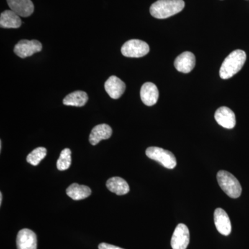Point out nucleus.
<instances>
[{
    "label": "nucleus",
    "mask_w": 249,
    "mask_h": 249,
    "mask_svg": "<svg viewBox=\"0 0 249 249\" xmlns=\"http://www.w3.org/2000/svg\"><path fill=\"white\" fill-rule=\"evenodd\" d=\"M88 101V96L83 91H76L70 93L63 99L64 105L67 106L83 107Z\"/></svg>",
    "instance_id": "obj_19"
},
{
    "label": "nucleus",
    "mask_w": 249,
    "mask_h": 249,
    "mask_svg": "<svg viewBox=\"0 0 249 249\" xmlns=\"http://www.w3.org/2000/svg\"><path fill=\"white\" fill-rule=\"evenodd\" d=\"M1 146H2V143H1V141L0 142V150H1Z\"/></svg>",
    "instance_id": "obj_24"
},
{
    "label": "nucleus",
    "mask_w": 249,
    "mask_h": 249,
    "mask_svg": "<svg viewBox=\"0 0 249 249\" xmlns=\"http://www.w3.org/2000/svg\"><path fill=\"white\" fill-rule=\"evenodd\" d=\"M98 249H124L114 245H109L107 243H101L98 245Z\"/></svg>",
    "instance_id": "obj_22"
},
{
    "label": "nucleus",
    "mask_w": 249,
    "mask_h": 249,
    "mask_svg": "<svg viewBox=\"0 0 249 249\" xmlns=\"http://www.w3.org/2000/svg\"><path fill=\"white\" fill-rule=\"evenodd\" d=\"M140 95L142 102L147 106H152L155 105L160 97L158 88L154 83L150 82L142 85Z\"/></svg>",
    "instance_id": "obj_12"
},
{
    "label": "nucleus",
    "mask_w": 249,
    "mask_h": 249,
    "mask_svg": "<svg viewBox=\"0 0 249 249\" xmlns=\"http://www.w3.org/2000/svg\"><path fill=\"white\" fill-rule=\"evenodd\" d=\"M125 84L120 78L111 76L105 83V89L113 99H118L124 94L125 91Z\"/></svg>",
    "instance_id": "obj_11"
},
{
    "label": "nucleus",
    "mask_w": 249,
    "mask_h": 249,
    "mask_svg": "<svg viewBox=\"0 0 249 249\" xmlns=\"http://www.w3.org/2000/svg\"><path fill=\"white\" fill-rule=\"evenodd\" d=\"M22 20L18 15L11 10H6L0 16V27L4 29H18L20 27Z\"/></svg>",
    "instance_id": "obj_16"
},
{
    "label": "nucleus",
    "mask_w": 249,
    "mask_h": 249,
    "mask_svg": "<svg viewBox=\"0 0 249 249\" xmlns=\"http://www.w3.org/2000/svg\"><path fill=\"white\" fill-rule=\"evenodd\" d=\"M214 221L216 229L219 233L225 236L230 235L232 231L231 223L224 210L219 208L214 211Z\"/></svg>",
    "instance_id": "obj_8"
},
{
    "label": "nucleus",
    "mask_w": 249,
    "mask_h": 249,
    "mask_svg": "<svg viewBox=\"0 0 249 249\" xmlns=\"http://www.w3.org/2000/svg\"><path fill=\"white\" fill-rule=\"evenodd\" d=\"M67 195L73 200H82L91 196V191L89 187L73 183L67 188Z\"/></svg>",
    "instance_id": "obj_18"
},
{
    "label": "nucleus",
    "mask_w": 249,
    "mask_h": 249,
    "mask_svg": "<svg viewBox=\"0 0 249 249\" xmlns=\"http://www.w3.org/2000/svg\"><path fill=\"white\" fill-rule=\"evenodd\" d=\"M11 11L21 17H29L34 11V5L31 0H7Z\"/></svg>",
    "instance_id": "obj_14"
},
{
    "label": "nucleus",
    "mask_w": 249,
    "mask_h": 249,
    "mask_svg": "<svg viewBox=\"0 0 249 249\" xmlns=\"http://www.w3.org/2000/svg\"><path fill=\"white\" fill-rule=\"evenodd\" d=\"M71 152L70 149L65 148L60 153L57 161V168L60 171L66 170L70 168L71 163Z\"/></svg>",
    "instance_id": "obj_21"
},
{
    "label": "nucleus",
    "mask_w": 249,
    "mask_h": 249,
    "mask_svg": "<svg viewBox=\"0 0 249 249\" xmlns=\"http://www.w3.org/2000/svg\"><path fill=\"white\" fill-rule=\"evenodd\" d=\"M185 6L183 0H158L150 6V14L157 19H165L181 12Z\"/></svg>",
    "instance_id": "obj_2"
},
{
    "label": "nucleus",
    "mask_w": 249,
    "mask_h": 249,
    "mask_svg": "<svg viewBox=\"0 0 249 249\" xmlns=\"http://www.w3.org/2000/svg\"><path fill=\"white\" fill-rule=\"evenodd\" d=\"M150 52V47L146 42L140 40H130L121 47V53L128 58H142Z\"/></svg>",
    "instance_id": "obj_5"
},
{
    "label": "nucleus",
    "mask_w": 249,
    "mask_h": 249,
    "mask_svg": "<svg viewBox=\"0 0 249 249\" xmlns=\"http://www.w3.org/2000/svg\"><path fill=\"white\" fill-rule=\"evenodd\" d=\"M18 249H37V237L30 229L19 231L17 236Z\"/></svg>",
    "instance_id": "obj_9"
},
{
    "label": "nucleus",
    "mask_w": 249,
    "mask_h": 249,
    "mask_svg": "<svg viewBox=\"0 0 249 249\" xmlns=\"http://www.w3.org/2000/svg\"><path fill=\"white\" fill-rule=\"evenodd\" d=\"M190 232L188 228L183 224H178L173 232L171 240L173 249H186L189 245Z\"/></svg>",
    "instance_id": "obj_7"
},
{
    "label": "nucleus",
    "mask_w": 249,
    "mask_h": 249,
    "mask_svg": "<svg viewBox=\"0 0 249 249\" xmlns=\"http://www.w3.org/2000/svg\"><path fill=\"white\" fill-rule=\"evenodd\" d=\"M147 157L159 162L168 169H173L176 167L175 156L168 150L158 147H150L145 151Z\"/></svg>",
    "instance_id": "obj_4"
},
{
    "label": "nucleus",
    "mask_w": 249,
    "mask_h": 249,
    "mask_svg": "<svg viewBox=\"0 0 249 249\" xmlns=\"http://www.w3.org/2000/svg\"><path fill=\"white\" fill-rule=\"evenodd\" d=\"M106 186L111 193H115L117 196H124L129 191L128 183L124 178L119 177H114L107 180Z\"/></svg>",
    "instance_id": "obj_17"
},
{
    "label": "nucleus",
    "mask_w": 249,
    "mask_h": 249,
    "mask_svg": "<svg viewBox=\"0 0 249 249\" xmlns=\"http://www.w3.org/2000/svg\"><path fill=\"white\" fill-rule=\"evenodd\" d=\"M214 119L224 128L232 129L236 124L235 113L227 107H219L216 111Z\"/></svg>",
    "instance_id": "obj_10"
},
{
    "label": "nucleus",
    "mask_w": 249,
    "mask_h": 249,
    "mask_svg": "<svg viewBox=\"0 0 249 249\" xmlns=\"http://www.w3.org/2000/svg\"><path fill=\"white\" fill-rule=\"evenodd\" d=\"M218 183L223 191L232 199H236L242 194V186L237 178L231 173L220 170L217 175Z\"/></svg>",
    "instance_id": "obj_3"
},
{
    "label": "nucleus",
    "mask_w": 249,
    "mask_h": 249,
    "mask_svg": "<svg viewBox=\"0 0 249 249\" xmlns=\"http://www.w3.org/2000/svg\"><path fill=\"white\" fill-rule=\"evenodd\" d=\"M247 60V54L244 51L237 49L229 54L223 62L219 76L222 79H229L242 70Z\"/></svg>",
    "instance_id": "obj_1"
},
{
    "label": "nucleus",
    "mask_w": 249,
    "mask_h": 249,
    "mask_svg": "<svg viewBox=\"0 0 249 249\" xmlns=\"http://www.w3.org/2000/svg\"><path fill=\"white\" fill-rule=\"evenodd\" d=\"M42 45L39 41L23 40L19 41L14 47V52L21 58L31 56L34 53L41 52Z\"/></svg>",
    "instance_id": "obj_6"
},
{
    "label": "nucleus",
    "mask_w": 249,
    "mask_h": 249,
    "mask_svg": "<svg viewBox=\"0 0 249 249\" xmlns=\"http://www.w3.org/2000/svg\"><path fill=\"white\" fill-rule=\"evenodd\" d=\"M2 203V193H0V205Z\"/></svg>",
    "instance_id": "obj_23"
},
{
    "label": "nucleus",
    "mask_w": 249,
    "mask_h": 249,
    "mask_svg": "<svg viewBox=\"0 0 249 249\" xmlns=\"http://www.w3.org/2000/svg\"><path fill=\"white\" fill-rule=\"evenodd\" d=\"M112 129L107 124H101L95 126L89 135V142L91 145H97L102 140L110 138Z\"/></svg>",
    "instance_id": "obj_15"
},
{
    "label": "nucleus",
    "mask_w": 249,
    "mask_h": 249,
    "mask_svg": "<svg viewBox=\"0 0 249 249\" xmlns=\"http://www.w3.org/2000/svg\"><path fill=\"white\" fill-rule=\"evenodd\" d=\"M196 56L191 52H186L175 59V67L178 71L182 73H190L196 66Z\"/></svg>",
    "instance_id": "obj_13"
},
{
    "label": "nucleus",
    "mask_w": 249,
    "mask_h": 249,
    "mask_svg": "<svg viewBox=\"0 0 249 249\" xmlns=\"http://www.w3.org/2000/svg\"><path fill=\"white\" fill-rule=\"evenodd\" d=\"M47 149L45 147H40L36 148L27 156V161L31 165L36 166L40 163L47 155Z\"/></svg>",
    "instance_id": "obj_20"
}]
</instances>
